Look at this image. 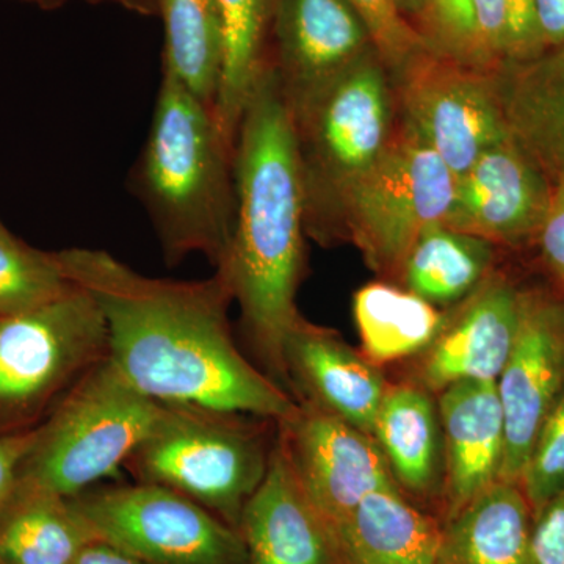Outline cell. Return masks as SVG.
Masks as SVG:
<instances>
[{"mask_svg":"<svg viewBox=\"0 0 564 564\" xmlns=\"http://www.w3.org/2000/svg\"><path fill=\"white\" fill-rule=\"evenodd\" d=\"M421 22L430 50L475 68L473 0H429Z\"/></svg>","mask_w":564,"mask_h":564,"instance_id":"32","label":"cell"},{"mask_svg":"<svg viewBox=\"0 0 564 564\" xmlns=\"http://www.w3.org/2000/svg\"><path fill=\"white\" fill-rule=\"evenodd\" d=\"M527 564H564V489L534 511Z\"/></svg>","mask_w":564,"mask_h":564,"instance_id":"33","label":"cell"},{"mask_svg":"<svg viewBox=\"0 0 564 564\" xmlns=\"http://www.w3.org/2000/svg\"><path fill=\"white\" fill-rule=\"evenodd\" d=\"M441 519L425 513L399 488H386L334 527L337 564H437Z\"/></svg>","mask_w":564,"mask_h":564,"instance_id":"19","label":"cell"},{"mask_svg":"<svg viewBox=\"0 0 564 564\" xmlns=\"http://www.w3.org/2000/svg\"><path fill=\"white\" fill-rule=\"evenodd\" d=\"M491 74L511 137L552 181L564 176V46Z\"/></svg>","mask_w":564,"mask_h":564,"instance_id":"20","label":"cell"},{"mask_svg":"<svg viewBox=\"0 0 564 564\" xmlns=\"http://www.w3.org/2000/svg\"><path fill=\"white\" fill-rule=\"evenodd\" d=\"M73 288L57 251L39 250L9 229L0 231V317L29 313Z\"/></svg>","mask_w":564,"mask_h":564,"instance_id":"29","label":"cell"},{"mask_svg":"<svg viewBox=\"0 0 564 564\" xmlns=\"http://www.w3.org/2000/svg\"><path fill=\"white\" fill-rule=\"evenodd\" d=\"M366 22L375 51L386 68L397 70L415 55L429 51L421 32L403 17L395 0H348Z\"/></svg>","mask_w":564,"mask_h":564,"instance_id":"31","label":"cell"},{"mask_svg":"<svg viewBox=\"0 0 564 564\" xmlns=\"http://www.w3.org/2000/svg\"><path fill=\"white\" fill-rule=\"evenodd\" d=\"M129 9L143 11V13H155L158 11V0H117Z\"/></svg>","mask_w":564,"mask_h":564,"instance_id":"39","label":"cell"},{"mask_svg":"<svg viewBox=\"0 0 564 564\" xmlns=\"http://www.w3.org/2000/svg\"><path fill=\"white\" fill-rule=\"evenodd\" d=\"M273 29L280 57L273 68L291 109L375 51L348 0H278Z\"/></svg>","mask_w":564,"mask_h":564,"instance_id":"15","label":"cell"},{"mask_svg":"<svg viewBox=\"0 0 564 564\" xmlns=\"http://www.w3.org/2000/svg\"><path fill=\"white\" fill-rule=\"evenodd\" d=\"M455 182L443 159L402 126L383 155L340 193L318 237L337 218L373 270L399 273L415 240L447 221Z\"/></svg>","mask_w":564,"mask_h":564,"instance_id":"8","label":"cell"},{"mask_svg":"<svg viewBox=\"0 0 564 564\" xmlns=\"http://www.w3.org/2000/svg\"><path fill=\"white\" fill-rule=\"evenodd\" d=\"M163 413L106 358L36 426L17 481L74 499L124 469Z\"/></svg>","mask_w":564,"mask_h":564,"instance_id":"5","label":"cell"},{"mask_svg":"<svg viewBox=\"0 0 564 564\" xmlns=\"http://www.w3.org/2000/svg\"><path fill=\"white\" fill-rule=\"evenodd\" d=\"M33 2L40 3L41 6V3H43V0H33Z\"/></svg>","mask_w":564,"mask_h":564,"instance_id":"41","label":"cell"},{"mask_svg":"<svg viewBox=\"0 0 564 564\" xmlns=\"http://www.w3.org/2000/svg\"><path fill=\"white\" fill-rule=\"evenodd\" d=\"M296 403L278 433L304 494L332 532L364 497L399 486L373 436L313 404Z\"/></svg>","mask_w":564,"mask_h":564,"instance_id":"11","label":"cell"},{"mask_svg":"<svg viewBox=\"0 0 564 564\" xmlns=\"http://www.w3.org/2000/svg\"><path fill=\"white\" fill-rule=\"evenodd\" d=\"M158 11L165 22L162 70L215 110L225 52L217 0H158Z\"/></svg>","mask_w":564,"mask_h":564,"instance_id":"27","label":"cell"},{"mask_svg":"<svg viewBox=\"0 0 564 564\" xmlns=\"http://www.w3.org/2000/svg\"><path fill=\"white\" fill-rule=\"evenodd\" d=\"M505 417L502 480L521 481L536 434L564 393V296L522 291L521 325L496 381Z\"/></svg>","mask_w":564,"mask_h":564,"instance_id":"12","label":"cell"},{"mask_svg":"<svg viewBox=\"0 0 564 564\" xmlns=\"http://www.w3.org/2000/svg\"><path fill=\"white\" fill-rule=\"evenodd\" d=\"M352 314L364 356L378 367L421 355L447 321L441 307L389 282H370L359 289Z\"/></svg>","mask_w":564,"mask_h":564,"instance_id":"25","label":"cell"},{"mask_svg":"<svg viewBox=\"0 0 564 564\" xmlns=\"http://www.w3.org/2000/svg\"><path fill=\"white\" fill-rule=\"evenodd\" d=\"M554 181L508 137L481 152L456 177L445 226L494 245L518 247L536 239L547 215Z\"/></svg>","mask_w":564,"mask_h":564,"instance_id":"13","label":"cell"},{"mask_svg":"<svg viewBox=\"0 0 564 564\" xmlns=\"http://www.w3.org/2000/svg\"><path fill=\"white\" fill-rule=\"evenodd\" d=\"M70 500L96 540L144 564H247L237 529L163 486H95Z\"/></svg>","mask_w":564,"mask_h":564,"instance_id":"9","label":"cell"},{"mask_svg":"<svg viewBox=\"0 0 564 564\" xmlns=\"http://www.w3.org/2000/svg\"><path fill=\"white\" fill-rule=\"evenodd\" d=\"M6 229H7L6 225H3L2 221H0V231H6Z\"/></svg>","mask_w":564,"mask_h":564,"instance_id":"40","label":"cell"},{"mask_svg":"<svg viewBox=\"0 0 564 564\" xmlns=\"http://www.w3.org/2000/svg\"><path fill=\"white\" fill-rule=\"evenodd\" d=\"M443 433L441 521L502 480L505 417L496 381H463L437 393Z\"/></svg>","mask_w":564,"mask_h":564,"instance_id":"18","label":"cell"},{"mask_svg":"<svg viewBox=\"0 0 564 564\" xmlns=\"http://www.w3.org/2000/svg\"><path fill=\"white\" fill-rule=\"evenodd\" d=\"M107 352L101 307L77 284L44 306L0 317V436L36 429Z\"/></svg>","mask_w":564,"mask_h":564,"instance_id":"7","label":"cell"},{"mask_svg":"<svg viewBox=\"0 0 564 564\" xmlns=\"http://www.w3.org/2000/svg\"><path fill=\"white\" fill-rule=\"evenodd\" d=\"M163 404L161 422L122 470L139 484L182 494L237 529L276 441L263 429L269 419L199 404Z\"/></svg>","mask_w":564,"mask_h":564,"instance_id":"4","label":"cell"},{"mask_svg":"<svg viewBox=\"0 0 564 564\" xmlns=\"http://www.w3.org/2000/svg\"><path fill=\"white\" fill-rule=\"evenodd\" d=\"M131 187L150 217L166 267L202 254L220 269L236 223L234 147L214 110L165 70Z\"/></svg>","mask_w":564,"mask_h":564,"instance_id":"3","label":"cell"},{"mask_svg":"<svg viewBox=\"0 0 564 564\" xmlns=\"http://www.w3.org/2000/svg\"><path fill=\"white\" fill-rule=\"evenodd\" d=\"M393 99L410 129L462 176L481 152L511 135L491 73L432 50L393 70Z\"/></svg>","mask_w":564,"mask_h":564,"instance_id":"10","label":"cell"},{"mask_svg":"<svg viewBox=\"0 0 564 564\" xmlns=\"http://www.w3.org/2000/svg\"><path fill=\"white\" fill-rule=\"evenodd\" d=\"M532 522L521 485L497 481L441 521L437 564H527Z\"/></svg>","mask_w":564,"mask_h":564,"instance_id":"22","label":"cell"},{"mask_svg":"<svg viewBox=\"0 0 564 564\" xmlns=\"http://www.w3.org/2000/svg\"><path fill=\"white\" fill-rule=\"evenodd\" d=\"M0 564H2V563H0Z\"/></svg>","mask_w":564,"mask_h":564,"instance_id":"42","label":"cell"},{"mask_svg":"<svg viewBox=\"0 0 564 564\" xmlns=\"http://www.w3.org/2000/svg\"><path fill=\"white\" fill-rule=\"evenodd\" d=\"M292 110L306 193L307 232L321 236L334 203L383 155L395 99L377 52Z\"/></svg>","mask_w":564,"mask_h":564,"instance_id":"6","label":"cell"},{"mask_svg":"<svg viewBox=\"0 0 564 564\" xmlns=\"http://www.w3.org/2000/svg\"><path fill=\"white\" fill-rule=\"evenodd\" d=\"M372 436L408 499H443V433L436 395L411 381L389 384Z\"/></svg>","mask_w":564,"mask_h":564,"instance_id":"21","label":"cell"},{"mask_svg":"<svg viewBox=\"0 0 564 564\" xmlns=\"http://www.w3.org/2000/svg\"><path fill=\"white\" fill-rule=\"evenodd\" d=\"M519 485L533 513L564 489V393L536 434Z\"/></svg>","mask_w":564,"mask_h":564,"instance_id":"30","label":"cell"},{"mask_svg":"<svg viewBox=\"0 0 564 564\" xmlns=\"http://www.w3.org/2000/svg\"><path fill=\"white\" fill-rule=\"evenodd\" d=\"M36 429L9 436H0V511L6 507L14 485L20 464L35 437Z\"/></svg>","mask_w":564,"mask_h":564,"instance_id":"35","label":"cell"},{"mask_svg":"<svg viewBox=\"0 0 564 564\" xmlns=\"http://www.w3.org/2000/svg\"><path fill=\"white\" fill-rule=\"evenodd\" d=\"M473 14L475 68L494 73L544 54L533 0H473Z\"/></svg>","mask_w":564,"mask_h":564,"instance_id":"28","label":"cell"},{"mask_svg":"<svg viewBox=\"0 0 564 564\" xmlns=\"http://www.w3.org/2000/svg\"><path fill=\"white\" fill-rule=\"evenodd\" d=\"M496 245L440 225L415 240L400 267L403 288L437 307L456 306L491 276Z\"/></svg>","mask_w":564,"mask_h":564,"instance_id":"24","label":"cell"},{"mask_svg":"<svg viewBox=\"0 0 564 564\" xmlns=\"http://www.w3.org/2000/svg\"><path fill=\"white\" fill-rule=\"evenodd\" d=\"M538 32L545 51L564 46V0H533Z\"/></svg>","mask_w":564,"mask_h":564,"instance_id":"36","label":"cell"},{"mask_svg":"<svg viewBox=\"0 0 564 564\" xmlns=\"http://www.w3.org/2000/svg\"><path fill=\"white\" fill-rule=\"evenodd\" d=\"M57 256L66 276L101 307L107 358L143 395L278 423L295 414L296 400L234 339L232 289L221 270L207 280H163L104 250L68 248Z\"/></svg>","mask_w":564,"mask_h":564,"instance_id":"1","label":"cell"},{"mask_svg":"<svg viewBox=\"0 0 564 564\" xmlns=\"http://www.w3.org/2000/svg\"><path fill=\"white\" fill-rule=\"evenodd\" d=\"M96 540L73 500L17 481L0 511V563L73 564Z\"/></svg>","mask_w":564,"mask_h":564,"instance_id":"23","label":"cell"},{"mask_svg":"<svg viewBox=\"0 0 564 564\" xmlns=\"http://www.w3.org/2000/svg\"><path fill=\"white\" fill-rule=\"evenodd\" d=\"M217 3L225 52L214 113L223 135L236 148L245 106L269 66L265 40L273 25L278 0H217Z\"/></svg>","mask_w":564,"mask_h":564,"instance_id":"26","label":"cell"},{"mask_svg":"<svg viewBox=\"0 0 564 564\" xmlns=\"http://www.w3.org/2000/svg\"><path fill=\"white\" fill-rule=\"evenodd\" d=\"M247 564H337L332 532L304 494L276 433L269 467L240 513Z\"/></svg>","mask_w":564,"mask_h":564,"instance_id":"17","label":"cell"},{"mask_svg":"<svg viewBox=\"0 0 564 564\" xmlns=\"http://www.w3.org/2000/svg\"><path fill=\"white\" fill-rule=\"evenodd\" d=\"M73 564H144L137 556L102 540H93L85 545Z\"/></svg>","mask_w":564,"mask_h":564,"instance_id":"37","label":"cell"},{"mask_svg":"<svg viewBox=\"0 0 564 564\" xmlns=\"http://www.w3.org/2000/svg\"><path fill=\"white\" fill-rule=\"evenodd\" d=\"M429 0H395L397 7L402 11L403 17H415L421 20L423 10H425Z\"/></svg>","mask_w":564,"mask_h":564,"instance_id":"38","label":"cell"},{"mask_svg":"<svg viewBox=\"0 0 564 564\" xmlns=\"http://www.w3.org/2000/svg\"><path fill=\"white\" fill-rule=\"evenodd\" d=\"M534 242L540 248L545 270L564 296V176L554 181L551 206Z\"/></svg>","mask_w":564,"mask_h":564,"instance_id":"34","label":"cell"},{"mask_svg":"<svg viewBox=\"0 0 564 564\" xmlns=\"http://www.w3.org/2000/svg\"><path fill=\"white\" fill-rule=\"evenodd\" d=\"M522 291L492 273L447 313L436 339L415 356L414 378L433 395L463 381H497L521 325Z\"/></svg>","mask_w":564,"mask_h":564,"instance_id":"14","label":"cell"},{"mask_svg":"<svg viewBox=\"0 0 564 564\" xmlns=\"http://www.w3.org/2000/svg\"><path fill=\"white\" fill-rule=\"evenodd\" d=\"M234 184L231 250L217 270L231 284L259 367L289 392L284 343L302 318L296 293L304 274L306 193L292 110L272 65L245 106L234 148Z\"/></svg>","mask_w":564,"mask_h":564,"instance_id":"2","label":"cell"},{"mask_svg":"<svg viewBox=\"0 0 564 564\" xmlns=\"http://www.w3.org/2000/svg\"><path fill=\"white\" fill-rule=\"evenodd\" d=\"M284 369L296 402L313 404L372 436L391 383L362 351L302 317L285 339Z\"/></svg>","mask_w":564,"mask_h":564,"instance_id":"16","label":"cell"}]
</instances>
